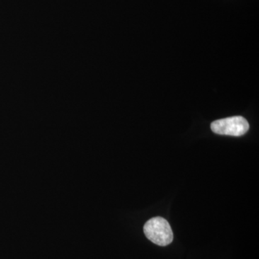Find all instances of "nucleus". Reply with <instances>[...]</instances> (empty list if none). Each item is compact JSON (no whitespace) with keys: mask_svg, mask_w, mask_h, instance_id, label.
Instances as JSON below:
<instances>
[{"mask_svg":"<svg viewBox=\"0 0 259 259\" xmlns=\"http://www.w3.org/2000/svg\"><path fill=\"white\" fill-rule=\"evenodd\" d=\"M211 129L216 134L238 137L248 132L249 124L242 116H234L214 121Z\"/></svg>","mask_w":259,"mask_h":259,"instance_id":"obj_2","label":"nucleus"},{"mask_svg":"<svg viewBox=\"0 0 259 259\" xmlns=\"http://www.w3.org/2000/svg\"><path fill=\"white\" fill-rule=\"evenodd\" d=\"M144 231L148 240L160 246H166L173 241L171 226L164 218H151L145 224Z\"/></svg>","mask_w":259,"mask_h":259,"instance_id":"obj_1","label":"nucleus"}]
</instances>
